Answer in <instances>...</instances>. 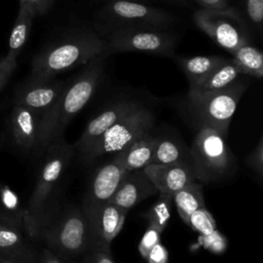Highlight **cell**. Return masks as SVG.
<instances>
[{"label":"cell","instance_id":"6da1fadb","mask_svg":"<svg viewBox=\"0 0 263 263\" xmlns=\"http://www.w3.org/2000/svg\"><path fill=\"white\" fill-rule=\"evenodd\" d=\"M107 57L105 53L95 58L77 76L66 81L58 100L40 117L36 153H43L51 142L63 137L68 123L91 99L102 78Z\"/></svg>","mask_w":263,"mask_h":263},{"label":"cell","instance_id":"7a4b0ae2","mask_svg":"<svg viewBox=\"0 0 263 263\" xmlns=\"http://www.w3.org/2000/svg\"><path fill=\"white\" fill-rule=\"evenodd\" d=\"M44 152L45 158L24 212V230L34 239H39L40 232L52 212L50 199L71 161L74 147L63 136L51 142Z\"/></svg>","mask_w":263,"mask_h":263},{"label":"cell","instance_id":"3957f363","mask_svg":"<svg viewBox=\"0 0 263 263\" xmlns=\"http://www.w3.org/2000/svg\"><path fill=\"white\" fill-rule=\"evenodd\" d=\"M105 53L109 54L107 43L100 34L88 30L74 31L33 59L31 79H52Z\"/></svg>","mask_w":263,"mask_h":263},{"label":"cell","instance_id":"277c9868","mask_svg":"<svg viewBox=\"0 0 263 263\" xmlns=\"http://www.w3.org/2000/svg\"><path fill=\"white\" fill-rule=\"evenodd\" d=\"M39 239L64 259L85 254L89 250L90 240L84 212L78 208H68L60 214L51 212Z\"/></svg>","mask_w":263,"mask_h":263},{"label":"cell","instance_id":"5b68a950","mask_svg":"<svg viewBox=\"0 0 263 263\" xmlns=\"http://www.w3.org/2000/svg\"><path fill=\"white\" fill-rule=\"evenodd\" d=\"M247 84L234 81L229 86L211 92H188L186 107L199 127H211L225 138Z\"/></svg>","mask_w":263,"mask_h":263},{"label":"cell","instance_id":"8992f818","mask_svg":"<svg viewBox=\"0 0 263 263\" xmlns=\"http://www.w3.org/2000/svg\"><path fill=\"white\" fill-rule=\"evenodd\" d=\"M191 163L196 180L214 182L230 175L232 153L225 137L211 127H199L190 149Z\"/></svg>","mask_w":263,"mask_h":263},{"label":"cell","instance_id":"52a82bcc","mask_svg":"<svg viewBox=\"0 0 263 263\" xmlns=\"http://www.w3.org/2000/svg\"><path fill=\"white\" fill-rule=\"evenodd\" d=\"M109 53L141 51L173 57L178 38L162 29L139 27H112L106 37Z\"/></svg>","mask_w":263,"mask_h":263},{"label":"cell","instance_id":"ba28073f","mask_svg":"<svg viewBox=\"0 0 263 263\" xmlns=\"http://www.w3.org/2000/svg\"><path fill=\"white\" fill-rule=\"evenodd\" d=\"M153 124V113L142 106L114 123L80 160L91 162L104 154L119 152L144 135L149 134Z\"/></svg>","mask_w":263,"mask_h":263},{"label":"cell","instance_id":"9c48e42d","mask_svg":"<svg viewBox=\"0 0 263 263\" xmlns=\"http://www.w3.org/2000/svg\"><path fill=\"white\" fill-rule=\"evenodd\" d=\"M193 21L215 43L230 53L249 43L247 21L235 7L227 10L199 8L193 13Z\"/></svg>","mask_w":263,"mask_h":263},{"label":"cell","instance_id":"30bf717a","mask_svg":"<svg viewBox=\"0 0 263 263\" xmlns=\"http://www.w3.org/2000/svg\"><path fill=\"white\" fill-rule=\"evenodd\" d=\"M100 15L112 27H139L162 29L175 17L167 11L137 0H106Z\"/></svg>","mask_w":263,"mask_h":263},{"label":"cell","instance_id":"8fae6325","mask_svg":"<svg viewBox=\"0 0 263 263\" xmlns=\"http://www.w3.org/2000/svg\"><path fill=\"white\" fill-rule=\"evenodd\" d=\"M82 211L88 226L89 250L110 252V245L122 229L127 211L112 202Z\"/></svg>","mask_w":263,"mask_h":263},{"label":"cell","instance_id":"7c38bea8","mask_svg":"<svg viewBox=\"0 0 263 263\" xmlns=\"http://www.w3.org/2000/svg\"><path fill=\"white\" fill-rule=\"evenodd\" d=\"M142 106L143 104L136 100L123 99L115 101L103 109L102 112H100L87 123L84 132L76 142L75 146H73L78 150L79 158L81 159L93 146V144L114 123Z\"/></svg>","mask_w":263,"mask_h":263},{"label":"cell","instance_id":"4fadbf2b","mask_svg":"<svg viewBox=\"0 0 263 263\" xmlns=\"http://www.w3.org/2000/svg\"><path fill=\"white\" fill-rule=\"evenodd\" d=\"M127 171L123 167L118 155L103 164L95 174L88 186L82 209L88 210L109 202Z\"/></svg>","mask_w":263,"mask_h":263},{"label":"cell","instance_id":"5bb4252c","mask_svg":"<svg viewBox=\"0 0 263 263\" xmlns=\"http://www.w3.org/2000/svg\"><path fill=\"white\" fill-rule=\"evenodd\" d=\"M65 83V81L54 78L48 80L31 79L17 90L14 105L26 107L41 116L58 100Z\"/></svg>","mask_w":263,"mask_h":263},{"label":"cell","instance_id":"9a60e30c","mask_svg":"<svg viewBox=\"0 0 263 263\" xmlns=\"http://www.w3.org/2000/svg\"><path fill=\"white\" fill-rule=\"evenodd\" d=\"M144 172L156 187L158 193L174 195L187 185L196 182L191 163L178 162L167 164L150 163Z\"/></svg>","mask_w":263,"mask_h":263},{"label":"cell","instance_id":"2e32d148","mask_svg":"<svg viewBox=\"0 0 263 263\" xmlns=\"http://www.w3.org/2000/svg\"><path fill=\"white\" fill-rule=\"evenodd\" d=\"M156 193L158 191L144 172V168H139L126 172L109 202L128 212L129 209Z\"/></svg>","mask_w":263,"mask_h":263},{"label":"cell","instance_id":"e0dca14e","mask_svg":"<svg viewBox=\"0 0 263 263\" xmlns=\"http://www.w3.org/2000/svg\"><path fill=\"white\" fill-rule=\"evenodd\" d=\"M40 115L26 107L14 105L9 118L14 144L24 151H36L39 135Z\"/></svg>","mask_w":263,"mask_h":263},{"label":"cell","instance_id":"ac0fdd59","mask_svg":"<svg viewBox=\"0 0 263 263\" xmlns=\"http://www.w3.org/2000/svg\"><path fill=\"white\" fill-rule=\"evenodd\" d=\"M157 137L146 134L123 150L116 152L125 171L144 168L151 163Z\"/></svg>","mask_w":263,"mask_h":263},{"label":"cell","instance_id":"d6986e66","mask_svg":"<svg viewBox=\"0 0 263 263\" xmlns=\"http://www.w3.org/2000/svg\"><path fill=\"white\" fill-rule=\"evenodd\" d=\"M0 253L27 260H35L34 252L26 239L23 229L0 217Z\"/></svg>","mask_w":263,"mask_h":263},{"label":"cell","instance_id":"ffe728a7","mask_svg":"<svg viewBox=\"0 0 263 263\" xmlns=\"http://www.w3.org/2000/svg\"><path fill=\"white\" fill-rule=\"evenodd\" d=\"M223 55H194L178 58V63L189 81V89L194 88L216 68L226 61Z\"/></svg>","mask_w":263,"mask_h":263},{"label":"cell","instance_id":"44dd1931","mask_svg":"<svg viewBox=\"0 0 263 263\" xmlns=\"http://www.w3.org/2000/svg\"><path fill=\"white\" fill-rule=\"evenodd\" d=\"M240 71L231 59H226L218 68H216L206 78H204L194 88L189 89L188 92L204 93L223 89L234 81L237 80L240 75Z\"/></svg>","mask_w":263,"mask_h":263},{"label":"cell","instance_id":"7402d4cb","mask_svg":"<svg viewBox=\"0 0 263 263\" xmlns=\"http://www.w3.org/2000/svg\"><path fill=\"white\" fill-rule=\"evenodd\" d=\"M36 15L37 13L31 5L20 1L18 13L9 36L8 52L6 54L17 58L27 41L33 20Z\"/></svg>","mask_w":263,"mask_h":263},{"label":"cell","instance_id":"603a6c76","mask_svg":"<svg viewBox=\"0 0 263 263\" xmlns=\"http://www.w3.org/2000/svg\"><path fill=\"white\" fill-rule=\"evenodd\" d=\"M231 60L241 74L261 78L263 75V54L259 48L246 43L234 50Z\"/></svg>","mask_w":263,"mask_h":263},{"label":"cell","instance_id":"cb8c5ba5","mask_svg":"<svg viewBox=\"0 0 263 263\" xmlns=\"http://www.w3.org/2000/svg\"><path fill=\"white\" fill-rule=\"evenodd\" d=\"M177 211L181 219L186 223L188 217L196 210L205 208L200 184L193 182L173 195Z\"/></svg>","mask_w":263,"mask_h":263},{"label":"cell","instance_id":"d4e9b609","mask_svg":"<svg viewBox=\"0 0 263 263\" xmlns=\"http://www.w3.org/2000/svg\"><path fill=\"white\" fill-rule=\"evenodd\" d=\"M24 212L18 195L5 184H0V217L24 230Z\"/></svg>","mask_w":263,"mask_h":263},{"label":"cell","instance_id":"484cf974","mask_svg":"<svg viewBox=\"0 0 263 263\" xmlns=\"http://www.w3.org/2000/svg\"><path fill=\"white\" fill-rule=\"evenodd\" d=\"M178 162L191 163V160L186 158V154L182 146L172 139L157 138L151 163L167 164Z\"/></svg>","mask_w":263,"mask_h":263},{"label":"cell","instance_id":"4316f807","mask_svg":"<svg viewBox=\"0 0 263 263\" xmlns=\"http://www.w3.org/2000/svg\"><path fill=\"white\" fill-rule=\"evenodd\" d=\"M173 202V195L159 193V196L153 206L146 215L148 226L157 228L163 232L167 226L171 218V209Z\"/></svg>","mask_w":263,"mask_h":263},{"label":"cell","instance_id":"83f0119b","mask_svg":"<svg viewBox=\"0 0 263 263\" xmlns=\"http://www.w3.org/2000/svg\"><path fill=\"white\" fill-rule=\"evenodd\" d=\"M188 224L193 230L203 235H208L216 230V222L211 213L205 209L201 208L194 211L187 219Z\"/></svg>","mask_w":263,"mask_h":263},{"label":"cell","instance_id":"f1b7e54d","mask_svg":"<svg viewBox=\"0 0 263 263\" xmlns=\"http://www.w3.org/2000/svg\"><path fill=\"white\" fill-rule=\"evenodd\" d=\"M242 16L255 29L261 30L263 18V0H238Z\"/></svg>","mask_w":263,"mask_h":263},{"label":"cell","instance_id":"f546056e","mask_svg":"<svg viewBox=\"0 0 263 263\" xmlns=\"http://www.w3.org/2000/svg\"><path fill=\"white\" fill-rule=\"evenodd\" d=\"M161 231H159L157 228L152 227V226H148L147 230L145 231L140 243H139V252L141 254V256L146 259L148 253L150 252V250L157 243L160 241V235H161Z\"/></svg>","mask_w":263,"mask_h":263},{"label":"cell","instance_id":"4dcf8cb0","mask_svg":"<svg viewBox=\"0 0 263 263\" xmlns=\"http://www.w3.org/2000/svg\"><path fill=\"white\" fill-rule=\"evenodd\" d=\"M248 165L258 174V177L261 179L263 175V140L262 137L259 139V142L256 148L250 153L247 157Z\"/></svg>","mask_w":263,"mask_h":263},{"label":"cell","instance_id":"1f68e13d","mask_svg":"<svg viewBox=\"0 0 263 263\" xmlns=\"http://www.w3.org/2000/svg\"><path fill=\"white\" fill-rule=\"evenodd\" d=\"M16 67V58L6 54L0 58V90L6 85Z\"/></svg>","mask_w":263,"mask_h":263},{"label":"cell","instance_id":"d6a6232c","mask_svg":"<svg viewBox=\"0 0 263 263\" xmlns=\"http://www.w3.org/2000/svg\"><path fill=\"white\" fill-rule=\"evenodd\" d=\"M202 241L206 249L215 253H221L226 248V240L221 235V233L217 231V229L208 235H203Z\"/></svg>","mask_w":263,"mask_h":263},{"label":"cell","instance_id":"836d02e7","mask_svg":"<svg viewBox=\"0 0 263 263\" xmlns=\"http://www.w3.org/2000/svg\"><path fill=\"white\" fill-rule=\"evenodd\" d=\"M148 263H167L168 254L165 247L159 241L148 253L146 257Z\"/></svg>","mask_w":263,"mask_h":263},{"label":"cell","instance_id":"e575fe53","mask_svg":"<svg viewBox=\"0 0 263 263\" xmlns=\"http://www.w3.org/2000/svg\"><path fill=\"white\" fill-rule=\"evenodd\" d=\"M85 254L84 263H115L110 252L89 250Z\"/></svg>","mask_w":263,"mask_h":263},{"label":"cell","instance_id":"d590c367","mask_svg":"<svg viewBox=\"0 0 263 263\" xmlns=\"http://www.w3.org/2000/svg\"><path fill=\"white\" fill-rule=\"evenodd\" d=\"M197 3L200 9L205 10H227L231 6L229 0H192Z\"/></svg>","mask_w":263,"mask_h":263},{"label":"cell","instance_id":"8d00e7d4","mask_svg":"<svg viewBox=\"0 0 263 263\" xmlns=\"http://www.w3.org/2000/svg\"><path fill=\"white\" fill-rule=\"evenodd\" d=\"M31 5L37 14L45 13L52 5L53 0H20Z\"/></svg>","mask_w":263,"mask_h":263},{"label":"cell","instance_id":"74e56055","mask_svg":"<svg viewBox=\"0 0 263 263\" xmlns=\"http://www.w3.org/2000/svg\"><path fill=\"white\" fill-rule=\"evenodd\" d=\"M39 263H67V261L46 248L42 251Z\"/></svg>","mask_w":263,"mask_h":263},{"label":"cell","instance_id":"f35d334b","mask_svg":"<svg viewBox=\"0 0 263 263\" xmlns=\"http://www.w3.org/2000/svg\"><path fill=\"white\" fill-rule=\"evenodd\" d=\"M0 263H35V260H27L0 253Z\"/></svg>","mask_w":263,"mask_h":263},{"label":"cell","instance_id":"ab89813d","mask_svg":"<svg viewBox=\"0 0 263 263\" xmlns=\"http://www.w3.org/2000/svg\"><path fill=\"white\" fill-rule=\"evenodd\" d=\"M163 1L168 2L171 4L180 5V6H187L188 5V1L187 0H163Z\"/></svg>","mask_w":263,"mask_h":263},{"label":"cell","instance_id":"60d3db41","mask_svg":"<svg viewBox=\"0 0 263 263\" xmlns=\"http://www.w3.org/2000/svg\"><path fill=\"white\" fill-rule=\"evenodd\" d=\"M137 1H141V2H145V1H147V0H137Z\"/></svg>","mask_w":263,"mask_h":263}]
</instances>
